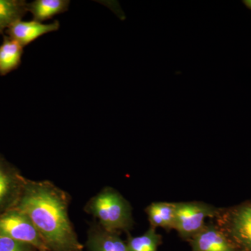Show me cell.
<instances>
[{"instance_id": "obj_1", "label": "cell", "mask_w": 251, "mask_h": 251, "mask_svg": "<svg viewBox=\"0 0 251 251\" xmlns=\"http://www.w3.org/2000/svg\"><path fill=\"white\" fill-rule=\"evenodd\" d=\"M70 199L50 181L26 179L15 206L29 216L49 251H83L69 219Z\"/></svg>"}, {"instance_id": "obj_2", "label": "cell", "mask_w": 251, "mask_h": 251, "mask_svg": "<svg viewBox=\"0 0 251 251\" xmlns=\"http://www.w3.org/2000/svg\"><path fill=\"white\" fill-rule=\"evenodd\" d=\"M85 211L98 221V224L111 232L129 233L134 226L133 209L129 202L112 187H105L91 198Z\"/></svg>"}, {"instance_id": "obj_3", "label": "cell", "mask_w": 251, "mask_h": 251, "mask_svg": "<svg viewBox=\"0 0 251 251\" xmlns=\"http://www.w3.org/2000/svg\"><path fill=\"white\" fill-rule=\"evenodd\" d=\"M237 251H251V204L219 208L214 219Z\"/></svg>"}, {"instance_id": "obj_4", "label": "cell", "mask_w": 251, "mask_h": 251, "mask_svg": "<svg viewBox=\"0 0 251 251\" xmlns=\"http://www.w3.org/2000/svg\"><path fill=\"white\" fill-rule=\"evenodd\" d=\"M219 208L201 202H175V220L173 229L181 239L188 241L202 230L206 220L214 219Z\"/></svg>"}, {"instance_id": "obj_5", "label": "cell", "mask_w": 251, "mask_h": 251, "mask_svg": "<svg viewBox=\"0 0 251 251\" xmlns=\"http://www.w3.org/2000/svg\"><path fill=\"white\" fill-rule=\"evenodd\" d=\"M0 236L29 244L38 251H49L29 216L16 207L0 214Z\"/></svg>"}, {"instance_id": "obj_6", "label": "cell", "mask_w": 251, "mask_h": 251, "mask_svg": "<svg viewBox=\"0 0 251 251\" xmlns=\"http://www.w3.org/2000/svg\"><path fill=\"white\" fill-rule=\"evenodd\" d=\"M26 179L16 168L0 157V214L17 205Z\"/></svg>"}, {"instance_id": "obj_7", "label": "cell", "mask_w": 251, "mask_h": 251, "mask_svg": "<svg viewBox=\"0 0 251 251\" xmlns=\"http://www.w3.org/2000/svg\"><path fill=\"white\" fill-rule=\"evenodd\" d=\"M188 242L192 251H237L212 219Z\"/></svg>"}, {"instance_id": "obj_8", "label": "cell", "mask_w": 251, "mask_h": 251, "mask_svg": "<svg viewBox=\"0 0 251 251\" xmlns=\"http://www.w3.org/2000/svg\"><path fill=\"white\" fill-rule=\"evenodd\" d=\"M86 247L88 251H128L119 232L107 230L97 222L90 226Z\"/></svg>"}, {"instance_id": "obj_9", "label": "cell", "mask_w": 251, "mask_h": 251, "mask_svg": "<svg viewBox=\"0 0 251 251\" xmlns=\"http://www.w3.org/2000/svg\"><path fill=\"white\" fill-rule=\"evenodd\" d=\"M59 28L58 21L44 24L35 21L25 22L20 20L10 26L9 33L10 38L17 41L23 47L44 34L57 31Z\"/></svg>"}, {"instance_id": "obj_10", "label": "cell", "mask_w": 251, "mask_h": 251, "mask_svg": "<svg viewBox=\"0 0 251 251\" xmlns=\"http://www.w3.org/2000/svg\"><path fill=\"white\" fill-rule=\"evenodd\" d=\"M151 227H161L166 231L173 229L175 220V202H155L145 209Z\"/></svg>"}, {"instance_id": "obj_11", "label": "cell", "mask_w": 251, "mask_h": 251, "mask_svg": "<svg viewBox=\"0 0 251 251\" xmlns=\"http://www.w3.org/2000/svg\"><path fill=\"white\" fill-rule=\"evenodd\" d=\"M69 4V0H36L27 5V10L34 21L42 23L67 11Z\"/></svg>"}, {"instance_id": "obj_12", "label": "cell", "mask_w": 251, "mask_h": 251, "mask_svg": "<svg viewBox=\"0 0 251 251\" xmlns=\"http://www.w3.org/2000/svg\"><path fill=\"white\" fill-rule=\"evenodd\" d=\"M23 47L11 38H5L0 46V74L6 75L20 65Z\"/></svg>"}, {"instance_id": "obj_13", "label": "cell", "mask_w": 251, "mask_h": 251, "mask_svg": "<svg viewBox=\"0 0 251 251\" xmlns=\"http://www.w3.org/2000/svg\"><path fill=\"white\" fill-rule=\"evenodd\" d=\"M27 4L18 0H0V32L20 21L28 11Z\"/></svg>"}, {"instance_id": "obj_14", "label": "cell", "mask_w": 251, "mask_h": 251, "mask_svg": "<svg viewBox=\"0 0 251 251\" xmlns=\"http://www.w3.org/2000/svg\"><path fill=\"white\" fill-rule=\"evenodd\" d=\"M126 244L128 251H158L163 237L156 232V229L150 226L143 234L132 237L127 233Z\"/></svg>"}, {"instance_id": "obj_15", "label": "cell", "mask_w": 251, "mask_h": 251, "mask_svg": "<svg viewBox=\"0 0 251 251\" xmlns=\"http://www.w3.org/2000/svg\"><path fill=\"white\" fill-rule=\"evenodd\" d=\"M0 251H38L36 248L25 243L0 236Z\"/></svg>"}, {"instance_id": "obj_16", "label": "cell", "mask_w": 251, "mask_h": 251, "mask_svg": "<svg viewBox=\"0 0 251 251\" xmlns=\"http://www.w3.org/2000/svg\"><path fill=\"white\" fill-rule=\"evenodd\" d=\"M243 4L245 5L248 9H250L251 11V0H244L242 1Z\"/></svg>"}]
</instances>
